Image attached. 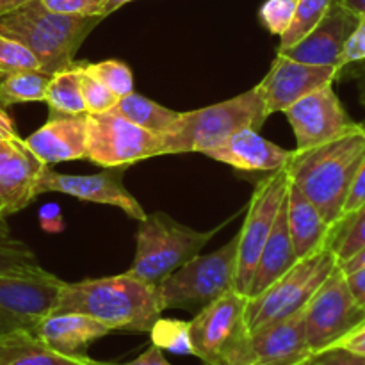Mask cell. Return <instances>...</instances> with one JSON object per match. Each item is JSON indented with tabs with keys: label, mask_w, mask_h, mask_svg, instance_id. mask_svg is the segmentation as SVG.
Wrapping results in <instances>:
<instances>
[{
	"label": "cell",
	"mask_w": 365,
	"mask_h": 365,
	"mask_svg": "<svg viewBox=\"0 0 365 365\" xmlns=\"http://www.w3.org/2000/svg\"><path fill=\"white\" fill-rule=\"evenodd\" d=\"M84 314L106 324L110 331L150 334L164 312L157 285L132 274L64 282L52 314Z\"/></svg>",
	"instance_id": "cell-1"
},
{
	"label": "cell",
	"mask_w": 365,
	"mask_h": 365,
	"mask_svg": "<svg viewBox=\"0 0 365 365\" xmlns=\"http://www.w3.org/2000/svg\"><path fill=\"white\" fill-rule=\"evenodd\" d=\"M365 159V127L356 125L341 138L309 150H294L287 164L289 178L319 209L324 221L334 227L351 182Z\"/></svg>",
	"instance_id": "cell-2"
},
{
	"label": "cell",
	"mask_w": 365,
	"mask_h": 365,
	"mask_svg": "<svg viewBox=\"0 0 365 365\" xmlns=\"http://www.w3.org/2000/svg\"><path fill=\"white\" fill-rule=\"evenodd\" d=\"M102 16H70L48 11L39 0L0 16V34L24 45L45 73L53 75L75 63V53Z\"/></svg>",
	"instance_id": "cell-3"
},
{
	"label": "cell",
	"mask_w": 365,
	"mask_h": 365,
	"mask_svg": "<svg viewBox=\"0 0 365 365\" xmlns=\"http://www.w3.org/2000/svg\"><path fill=\"white\" fill-rule=\"evenodd\" d=\"M267 118L269 114L257 86L225 102L185 110L175 123L173 130L160 135L163 155L205 153L207 150L223 145L241 128L260 130Z\"/></svg>",
	"instance_id": "cell-4"
},
{
	"label": "cell",
	"mask_w": 365,
	"mask_h": 365,
	"mask_svg": "<svg viewBox=\"0 0 365 365\" xmlns=\"http://www.w3.org/2000/svg\"><path fill=\"white\" fill-rule=\"evenodd\" d=\"M217 230H195L166 212L146 214L135 232V255L127 273L146 284L159 285L168 274L200 255Z\"/></svg>",
	"instance_id": "cell-5"
},
{
	"label": "cell",
	"mask_w": 365,
	"mask_h": 365,
	"mask_svg": "<svg viewBox=\"0 0 365 365\" xmlns=\"http://www.w3.org/2000/svg\"><path fill=\"white\" fill-rule=\"evenodd\" d=\"M237 257L239 234L210 255L192 257L157 285L163 310L198 314L227 292L235 291Z\"/></svg>",
	"instance_id": "cell-6"
},
{
	"label": "cell",
	"mask_w": 365,
	"mask_h": 365,
	"mask_svg": "<svg viewBox=\"0 0 365 365\" xmlns=\"http://www.w3.org/2000/svg\"><path fill=\"white\" fill-rule=\"evenodd\" d=\"M337 266L339 260L330 246H324L312 255L299 259L291 269L285 271L260 294L248 298L246 305L248 330L255 331L302 312Z\"/></svg>",
	"instance_id": "cell-7"
},
{
	"label": "cell",
	"mask_w": 365,
	"mask_h": 365,
	"mask_svg": "<svg viewBox=\"0 0 365 365\" xmlns=\"http://www.w3.org/2000/svg\"><path fill=\"white\" fill-rule=\"evenodd\" d=\"M248 298L230 291L189 321L195 356L205 365H239L248 341Z\"/></svg>",
	"instance_id": "cell-8"
},
{
	"label": "cell",
	"mask_w": 365,
	"mask_h": 365,
	"mask_svg": "<svg viewBox=\"0 0 365 365\" xmlns=\"http://www.w3.org/2000/svg\"><path fill=\"white\" fill-rule=\"evenodd\" d=\"M303 319L312 355L334 348L349 331L365 323V310L353 298L341 267H335L307 303Z\"/></svg>",
	"instance_id": "cell-9"
},
{
	"label": "cell",
	"mask_w": 365,
	"mask_h": 365,
	"mask_svg": "<svg viewBox=\"0 0 365 365\" xmlns=\"http://www.w3.org/2000/svg\"><path fill=\"white\" fill-rule=\"evenodd\" d=\"M88 159L102 168L130 166L163 155V138L132 123L114 109L88 114Z\"/></svg>",
	"instance_id": "cell-10"
},
{
	"label": "cell",
	"mask_w": 365,
	"mask_h": 365,
	"mask_svg": "<svg viewBox=\"0 0 365 365\" xmlns=\"http://www.w3.org/2000/svg\"><path fill=\"white\" fill-rule=\"evenodd\" d=\"M64 282L43 267L0 274V335L31 331L56 309Z\"/></svg>",
	"instance_id": "cell-11"
},
{
	"label": "cell",
	"mask_w": 365,
	"mask_h": 365,
	"mask_svg": "<svg viewBox=\"0 0 365 365\" xmlns=\"http://www.w3.org/2000/svg\"><path fill=\"white\" fill-rule=\"evenodd\" d=\"M289 178L287 168L271 171L266 178L259 180L252 200H250L246 220L239 230L237 274H235V292L248 294L257 260L269 237L277 221L278 210L287 196ZM248 298V296H246Z\"/></svg>",
	"instance_id": "cell-12"
},
{
	"label": "cell",
	"mask_w": 365,
	"mask_h": 365,
	"mask_svg": "<svg viewBox=\"0 0 365 365\" xmlns=\"http://www.w3.org/2000/svg\"><path fill=\"white\" fill-rule=\"evenodd\" d=\"M43 164L16 132L6 109H0V210L16 214L38 198Z\"/></svg>",
	"instance_id": "cell-13"
},
{
	"label": "cell",
	"mask_w": 365,
	"mask_h": 365,
	"mask_svg": "<svg viewBox=\"0 0 365 365\" xmlns=\"http://www.w3.org/2000/svg\"><path fill=\"white\" fill-rule=\"evenodd\" d=\"M284 114L294 132L298 152L341 138L359 125L339 100L334 84L309 93L292 103Z\"/></svg>",
	"instance_id": "cell-14"
},
{
	"label": "cell",
	"mask_w": 365,
	"mask_h": 365,
	"mask_svg": "<svg viewBox=\"0 0 365 365\" xmlns=\"http://www.w3.org/2000/svg\"><path fill=\"white\" fill-rule=\"evenodd\" d=\"M127 166L106 168L96 175H64L45 166L38 184V195L45 192H63L82 202L103 203L123 210L127 216L143 221L146 217L141 203L130 195L123 184Z\"/></svg>",
	"instance_id": "cell-15"
},
{
	"label": "cell",
	"mask_w": 365,
	"mask_h": 365,
	"mask_svg": "<svg viewBox=\"0 0 365 365\" xmlns=\"http://www.w3.org/2000/svg\"><path fill=\"white\" fill-rule=\"evenodd\" d=\"M339 77L337 68L312 66L278 53L271 70L257 88L264 100L267 114L285 113L289 107L309 93L334 84Z\"/></svg>",
	"instance_id": "cell-16"
},
{
	"label": "cell",
	"mask_w": 365,
	"mask_h": 365,
	"mask_svg": "<svg viewBox=\"0 0 365 365\" xmlns=\"http://www.w3.org/2000/svg\"><path fill=\"white\" fill-rule=\"evenodd\" d=\"M312 356L302 310L250 331L239 365H303Z\"/></svg>",
	"instance_id": "cell-17"
},
{
	"label": "cell",
	"mask_w": 365,
	"mask_h": 365,
	"mask_svg": "<svg viewBox=\"0 0 365 365\" xmlns=\"http://www.w3.org/2000/svg\"><path fill=\"white\" fill-rule=\"evenodd\" d=\"M356 21H359V16L335 0L323 20L305 38L299 39L291 48L282 50L278 53L299 61V63L337 68L341 71L342 52H344L349 34L356 27Z\"/></svg>",
	"instance_id": "cell-18"
},
{
	"label": "cell",
	"mask_w": 365,
	"mask_h": 365,
	"mask_svg": "<svg viewBox=\"0 0 365 365\" xmlns=\"http://www.w3.org/2000/svg\"><path fill=\"white\" fill-rule=\"evenodd\" d=\"M294 150H285L274 143L267 141L255 128H241L232 134L223 145L207 150L203 155L232 166L237 171H271L287 168Z\"/></svg>",
	"instance_id": "cell-19"
},
{
	"label": "cell",
	"mask_w": 365,
	"mask_h": 365,
	"mask_svg": "<svg viewBox=\"0 0 365 365\" xmlns=\"http://www.w3.org/2000/svg\"><path fill=\"white\" fill-rule=\"evenodd\" d=\"M88 114H50L41 128L29 135V148L46 166L66 160L88 159Z\"/></svg>",
	"instance_id": "cell-20"
},
{
	"label": "cell",
	"mask_w": 365,
	"mask_h": 365,
	"mask_svg": "<svg viewBox=\"0 0 365 365\" xmlns=\"http://www.w3.org/2000/svg\"><path fill=\"white\" fill-rule=\"evenodd\" d=\"M109 334L106 324L75 312L50 314L34 330L46 346L64 355H86L89 344Z\"/></svg>",
	"instance_id": "cell-21"
},
{
	"label": "cell",
	"mask_w": 365,
	"mask_h": 365,
	"mask_svg": "<svg viewBox=\"0 0 365 365\" xmlns=\"http://www.w3.org/2000/svg\"><path fill=\"white\" fill-rule=\"evenodd\" d=\"M287 225L298 260L328 246L331 227L324 221L319 209L292 182L287 189Z\"/></svg>",
	"instance_id": "cell-22"
},
{
	"label": "cell",
	"mask_w": 365,
	"mask_h": 365,
	"mask_svg": "<svg viewBox=\"0 0 365 365\" xmlns=\"http://www.w3.org/2000/svg\"><path fill=\"white\" fill-rule=\"evenodd\" d=\"M296 262H298V257H296L291 234H289L287 196H285L284 203L278 210L273 230H271L269 237H267L266 245L260 252L259 260H257L255 273H253L252 284H250L246 296L253 298V296L260 294L264 289H267L273 282H277L285 271L291 269Z\"/></svg>",
	"instance_id": "cell-23"
},
{
	"label": "cell",
	"mask_w": 365,
	"mask_h": 365,
	"mask_svg": "<svg viewBox=\"0 0 365 365\" xmlns=\"http://www.w3.org/2000/svg\"><path fill=\"white\" fill-rule=\"evenodd\" d=\"M0 365H106L88 355H64L31 331L0 335Z\"/></svg>",
	"instance_id": "cell-24"
},
{
	"label": "cell",
	"mask_w": 365,
	"mask_h": 365,
	"mask_svg": "<svg viewBox=\"0 0 365 365\" xmlns=\"http://www.w3.org/2000/svg\"><path fill=\"white\" fill-rule=\"evenodd\" d=\"M114 110L130 120L132 123L159 135L173 130L175 123L182 114L180 110L168 109V107L160 106V103L153 102V100L146 98L139 93H130V95L118 100Z\"/></svg>",
	"instance_id": "cell-25"
},
{
	"label": "cell",
	"mask_w": 365,
	"mask_h": 365,
	"mask_svg": "<svg viewBox=\"0 0 365 365\" xmlns=\"http://www.w3.org/2000/svg\"><path fill=\"white\" fill-rule=\"evenodd\" d=\"M81 66L82 63L75 61L71 66L50 75L45 95L50 114H63V116L88 114L81 93Z\"/></svg>",
	"instance_id": "cell-26"
},
{
	"label": "cell",
	"mask_w": 365,
	"mask_h": 365,
	"mask_svg": "<svg viewBox=\"0 0 365 365\" xmlns=\"http://www.w3.org/2000/svg\"><path fill=\"white\" fill-rule=\"evenodd\" d=\"M50 75L41 70H25L0 78V107L7 109L16 103L45 102Z\"/></svg>",
	"instance_id": "cell-27"
},
{
	"label": "cell",
	"mask_w": 365,
	"mask_h": 365,
	"mask_svg": "<svg viewBox=\"0 0 365 365\" xmlns=\"http://www.w3.org/2000/svg\"><path fill=\"white\" fill-rule=\"evenodd\" d=\"M328 246L339 262H344L365 246V203L351 214L342 216L331 227Z\"/></svg>",
	"instance_id": "cell-28"
},
{
	"label": "cell",
	"mask_w": 365,
	"mask_h": 365,
	"mask_svg": "<svg viewBox=\"0 0 365 365\" xmlns=\"http://www.w3.org/2000/svg\"><path fill=\"white\" fill-rule=\"evenodd\" d=\"M334 2L335 0H296L294 18H292L291 27L280 38L278 52L291 48L299 39L305 38L323 20Z\"/></svg>",
	"instance_id": "cell-29"
},
{
	"label": "cell",
	"mask_w": 365,
	"mask_h": 365,
	"mask_svg": "<svg viewBox=\"0 0 365 365\" xmlns=\"http://www.w3.org/2000/svg\"><path fill=\"white\" fill-rule=\"evenodd\" d=\"M150 335H152V344H155L163 351L195 356L191 334H189V323H185V321L159 317L150 330Z\"/></svg>",
	"instance_id": "cell-30"
},
{
	"label": "cell",
	"mask_w": 365,
	"mask_h": 365,
	"mask_svg": "<svg viewBox=\"0 0 365 365\" xmlns=\"http://www.w3.org/2000/svg\"><path fill=\"white\" fill-rule=\"evenodd\" d=\"M84 68L89 75L106 84L118 98L134 93V75L123 61L107 59L100 63H86Z\"/></svg>",
	"instance_id": "cell-31"
},
{
	"label": "cell",
	"mask_w": 365,
	"mask_h": 365,
	"mask_svg": "<svg viewBox=\"0 0 365 365\" xmlns=\"http://www.w3.org/2000/svg\"><path fill=\"white\" fill-rule=\"evenodd\" d=\"M41 266L34 252L25 242L13 239L11 235L0 237V274L27 273Z\"/></svg>",
	"instance_id": "cell-32"
},
{
	"label": "cell",
	"mask_w": 365,
	"mask_h": 365,
	"mask_svg": "<svg viewBox=\"0 0 365 365\" xmlns=\"http://www.w3.org/2000/svg\"><path fill=\"white\" fill-rule=\"evenodd\" d=\"M86 61H82L81 66V93L82 100H84L86 113L88 114H100L110 110L116 107L118 96L107 88L106 84L95 78L93 75H89L84 68Z\"/></svg>",
	"instance_id": "cell-33"
},
{
	"label": "cell",
	"mask_w": 365,
	"mask_h": 365,
	"mask_svg": "<svg viewBox=\"0 0 365 365\" xmlns=\"http://www.w3.org/2000/svg\"><path fill=\"white\" fill-rule=\"evenodd\" d=\"M25 70H41L36 57L14 39L0 34V78Z\"/></svg>",
	"instance_id": "cell-34"
},
{
	"label": "cell",
	"mask_w": 365,
	"mask_h": 365,
	"mask_svg": "<svg viewBox=\"0 0 365 365\" xmlns=\"http://www.w3.org/2000/svg\"><path fill=\"white\" fill-rule=\"evenodd\" d=\"M296 0H266L259 9V20L264 29L274 36H284L294 18Z\"/></svg>",
	"instance_id": "cell-35"
},
{
	"label": "cell",
	"mask_w": 365,
	"mask_h": 365,
	"mask_svg": "<svg viewBox=\"0 0 365 365\" xmlns=\"http://www.w3.org/2000/svg\"><path fill=\"white\" fill-rule=\"evenodd\" d=\"M48 11L70 16H102L109 0H39Z\"/></svg>",
	"instance_id": "cell-36"
},
{
	"label": "cell",
	"mask_w": 365,
	"mask_h": 365,
	"mask_svg": "<svg viewBox=\"0 0 365 365\" xmlns=\"http://www.w3.org/2000/svg\"><path fill=\"white\" fill-rule=\"evenodd\" d=\"M362 61H365V14L359 16L356 27L353 29L348 41H346L341 59V70L344 66H348V64L362 63Z\"/></svg>",
	"instance_id": "cell-37"
},
{
	"label": "cell",
	"mask_w": 365,
	"mask_h": 365,
	"mask_svg": "<svg viewBox=\"0 0 365 365\" xmlns=\"http://www.w3.org/2000/svg\"><path fill=\"white\" fill-rule=\"evenodd\" d=\"M303 365H365V356L353 355L341 348H330L323 353L314 355Z\"/></svg>",
	"instance_id": "cell-38"
},
{
	"label": "cell",
	"mask_w": 365,
	"mask_h": 365,
	"mask_svg": "<svg viewBox=\"0 0 365 365\" xmlns=\"http://www.w3.org/2000/svg\"><path fill=\"white\" fill-rule=\"evenodd\" d=\"M364 203H365V159L362 166H360L359 171H356L355 178H353L351 187H349L348 196H346L344 207H342L341 217L346 216V214L355 212V210L359 209V207H362Z\"/></svg>",
	"instance_id": "cell-39"
},
{
	"label": "cell",
	"mask_w": 365,
	"mask_h": 365,
	"mask_svg": "<svg viewBox=\"0 0 365 365\" xmlns=\"http://www.w3.org/2000/svg\"><path fill=\"white\" fill-rule=\"evenodd\" d=\"M39 227L48 234H59L64 230V220L57 203H45L38 212Z\"/></svg>",
	"instance_id": "cell-40"
},
{
	"label": "cell",
	"mask_w": 365,
	"mask_h": 365,
	"mask_svg": "<svg viewBox=\"0 0 365 365\" xmlns=\"http://www.w3.org/2000/svg\"><path fill=\"white\" fill-rule=\"evenodd\" d=\"M334 348H341L353 353V355L365 356V323L360 324V327L355 328L353 331H349V334L346 335V337H342Z\"/></svg>",
	"instance_id": "cell-41"
},
{
	"label": "cell",
	"mask_w": 365,
	"mask_h": 365,
	"mask_svg": "<svg viewBox=\"0 0 365 365\" xmlns=\"http://www.w3.org/2000/svg\"><path fill=\"white\" fill-rule=\"evenodd\" d=\"M342 73H346L353 82H355L356 91H359V100L365 107V61H362V63L348 64V66H344L341 71H339V75ZM362 125L365 127V121H362Z\"/></svg>",
	"instance_id": "cell-42"
},
{
	"label": "cell",
	"mask_w": 365,
	"mask_h": 365,
	"mask_svg": "<svg viewBox=\"0 0 365 365\" xmlns=\"http://www.w3.org/2000/svg\"><path fill=\"white\" fill-rule=\"evenodd\" d=\"M106 365H173L166 360L163 349L157 348L155 344H150V348L145 353L138 356V359L130 360L127 364H106Z\"/></svg>",
	"instance_id": "cell-43"
},
{
	"label": "cell",
	"mask_w": 365,
	"mask_h": 365,
	"mask_svg": "<svg viewBox=\"0 0 365 365\" xmlns=\"http://www.w3.org/2000/svg\"><path fill=\"white\" fill-rule=\"evenodd\" d=\"M346 282H348V287L355 302L365 310V269L346 274Z\"/></svg>",
	"instance_id": "cell-44"
},
{
	"label": "cell",
	"mask_w": 365,
	"mask_h": 365,
	"mask_svg": "<svg viewBox=\"0 0 365 365\" xmlns=\"http://www.w3.org/2000/svg\"><path fill=\"white\" fill-rule=\"evenodd\" d=\"M339 267H341V271L344 274H351L355 273V271L365 269V246H362L355 255L346 259L344 262H339Z\"/></svg>",
	"instance_id": "cell-45"
},
{
	"label": "cell",
	"mask_w": 365,
	"mask_h": 365,
	"mask_svg": "<svg viewBox=\"0 0 365 365\" xmlns=\"http://www.w3.org/2000/svg\"><path fill=\"white\" fill-rule=\"evenodd\" d=\"M337 2L348 11H351L353 14H356V16L365 14V0H337Z\"/></svg>",
	"instance_id": "cell-46"
},
{
	"label": "cell",
	"mask_w": 365,
	"mask_h": 365,
	"mask_svg": "<svg viewBox=\"0 0 365 365\" xmlns=\"http://www.w3.org/2000/svg\"><path fill=\"white\" fill-rule=\"evenodd\" d=\"M29 2H31V0H0V16L11 13V11L18 9V7L25 6V4Z\"/></svg>",
	"instance_id": "cell-47"
},
{
	"label": "cell",
	"mask_w": 365,
	"mask_h": 365,
	"mask_svg": "<svg viewBox=\"0 0 365 365\" xmlns=\"http://www.w3.org/2000/svg\"><path fill=\"white\" fill-rule=\"evenodd\" d=\"M130 2H134V0H109V2H107V6H106V18L109 16V14H113L114 11H118L120 9V7H123L125 4H130Z\"/></svg>",
	"instance_id": "cell-48"
},
{
	"label": "cell",
	"mask_w": 365,
	"mask_h": 365,
	"mask_svg": "<svg viewBox=\"0 0 365 365\" xmlns=\"http://www.w3.org/2000/svg\"><path fill=\"white\" fill-rule=\"evenodd\" d=\"M9 235V227L6 223V214L0 210V237H7Z\"/></svg>",
	"instance_id": "cell-49"
},
{
	"label": "cell",
	"mask_w": 365,
	"mask_h": 365,
	"mask_svg": "<svg viewBox=\"0 0 365 365\" xmlns=\"http://www.w3.org/2000/svg\"><path fill=\"white\" fill-rule=\"evenodd\" d=\"M0 109H2V107H0Z\"/></svg>",
	"instance_id": "cell-50"
}]
</instances>
